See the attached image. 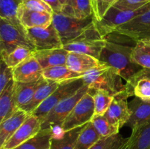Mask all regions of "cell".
I'll return each mask as SVG.
<instances>
[{"label":"cell","mask_w":150,"mask_h":149,"mask_svg":"<svg viewBox=\"0 0 150 149\" xmlns=\"http://www.w3.org/2000/svg\"><path fill=\"white\" fill-rule=\"evenodd\" d=\"M95 22L93 15L85 19H78L62 13H53V21L63 45L81 34Z\"/></svg>","instance_id":"5"},{"label":"cell","mask_w":150,"mask_h":149,"mask_svg":"<svg viewBox=\"0 0 150 149\" xmlns=\"http://www.w3.org/2000/svg\"><path fill=\"white\" fill-rule=\"evenodd\" d=\"M18 47H24L35 51V47L23 30L8 20L1 18L0 23V51L1 58L10 54Z\"/></svg>","instance_id":"4"},{"label":"cell","mask_w":150,"mask_h":149,"mask_svg":"<svg viewBox=\"0 0 150 149\" xmlns=\"http://www.w3.org/2000/svg\"><path fill=\"white\" fill-rule=\"evenodd\" d=\"M61 13L78 19L90 17L93 14L92 0H73L70 8Z\"/></svg>","instance_id":"31"},{"label":"cell","mask_w":150,"mask_h":149,"mask_svg":"<svg viewBox=\"0 0 150 149\" xmlns=\"http://www.w3.org/2000/svg\"><path fill=\"white\" fill-rule=\"evenodd\" d=\"M126 149H150V122L132 130Z\"/></svg>","instance_id":"26"},{"label":"cell","mask_w":150,"mask_h":149,"mask_svg":"<svg viewBox=\"0 0 150 149\" xmlns=\"http://www.w3.org/2000/svg\"><path fill=\"white\" fill-rule=\"evenodd\" d=\"M115 32L135 41L142 38L150 37V10L119 27Z\"/></svg>","instance_id":"13"},{"label":"cell","mask_w":150,"mask_h":149,"mask_svg":"<svg viewBox=\"0 0 150 149\" xmlns=\"http://www.w3.org/2000/svg\"><path fill=\"white\" fill-rule=\"evenodd\" d=\"M127 140L128 138H124L118 133L101 138L90 149H126Z\"/></svg>","instance_id":"33"},{"label":"cell","mask_w":150,"mask_h":149,"mask_svg":"<svg viewBox=\"0 0 150 149\" xmlns=\"http://www.w3.org/2000/svg\"><path fill=\"white\" fill-rule=\"evenodd\" d=\"M135 74L139 76H143V77H148V78L150 79V70L149 69L142 68V70H139V71Z\"/></svg>","instance_id":"42"},{"label":"cell","mask_w":150,"mask_h":149,"mask_svg":"<svg viewBox=\"0 0 150 149\" xmlns=\"http://www.w3.org/2000/svg\"><path fill=\"white\" fill-rule=\"evenodd\" d=\"M41 122L34 115H29L13 136L0 149H14L36 135L40 130Z\"/></svg>","instance_id":"12"},{"label":"cell","mask_w":150,"mask_h":149,"mask_svg":"<svg viewBox=\"0 0 150 149\" xmlns=\"http://www.w3.org/2000/svg\"><path fill=\"white\" fill-rule=\"evenodd\" d=\"M13 80L20 83H33L42 77V68L34 56L13 69Z\"/></svg>","instance_id":"14"},{"label":"cell","mask_w":150,"mask_h":149,"mask_svg":"<svg viewBox=\"0 0 150 149\" xmlns=\"http://www.w3.org/2000/svg\"><path fill=\"white\" fill-rule=\"evenodd\" d=\"M86 125L69 131L54 132L51 138L50 149H74L78 137Z\"/></svg>","instance_id":"21"},{"label":"cell","mask_w":150,"mask_h":149,"mask_svg":"<svg viewBox=\"0 0 150 149\" xmlns=\"http://www.w3.org/2000/svg\"><path fill=\"white\" fill-rule=\"evenodd\" d=\"M131 59L142 68L150 70V37L142 38L136 41Z\"/></svg>","instance_id":"27"},{"label":"cell","mask_w":150,"mask_h":149,"mask_svg":"<svg viewBox=\"0 0 150 149\" xmlns=\"http://www.w3.org/2000/svg\"><path fill=\"white\" fill-rule=\"evenodd\" d=\"M52 9L54 13H60L62 10V4L60 0H43Z\"/></svg>","instance_id":"40"},{"label":"cell","mask_w":150,"mask_h":149,"mask_svg":"<svg viewBox=\"0 0 150 149\" xmlns=\"http://www.w3.org/2000/svg\"><path fill=\"white\" fill-rule=\"evenodd\" d=\"M54 130L41 129L38 134L14 149H50Z\"/></svg>","instance_id":"28"},{"label":"cell","mask_w":150,"mask_h":149,"mask_svg":"<svg viewBox=\"0 0 150 149\" xmlns=\"http://www.w3.org/2000/svg\"><path fill=\"white\" fill-rule=\"evenodd\" d=\"M102 137L94 127L92 123L89 122L79 134L74 149H90Z\"/></svg>","instance_id":"29"},{"label":"cell","mask_w":150,"mask_h":149,"mask_svg":"<svg viewBox=\"0 0 150 149\" xmlns=\"http://www.w3.org/2000/svg\"><path fill=\"white\" fill-rule=\"evenodd\" d=\"M43 80V77H41L39 80L33 83H20L15 81V100L19 109L29 103Z\"/></svg>","instance_id":"24"},{"label":"cell","mask_w":150,"mask_h":149,"mask_svg":"<svg viewBox=\"0 0 150 149\" xmlns=\"http://www.w3.org/2000/svg\"><path fill=\"white\" fill-rule=\"evenodd\" d=\"M59 84L60 83L57 82L44 79L29 103L26 104L21 109L23 110L29 115H31L59 87Z\"/></svg>","instance_id":"20"},{"label":"cell","mask_w":150,"mask_h":149,"mask_svg":"<svg viewBox=\"0 0 150 149\" xmlns=\"http://www.w3.org/2000/svg\"><path fill=\"white\" fill-rule=\"evenodd\" d=\"M20 5L28 10L46 12V13H51V14L54 13L51 7L48 4H46L43 0H25Z\"/></svg>","instance_id":"38"},{"label":"cell","mask_w":150,"mask_h":149,"mask_svg":"<svg viewBox=\"0 0 150 149\" xmlns=\"http://www.w3.org/2000/svg\"><path fill=\"white\" fill-rule=\"evenodd\" d=\"M26 34L35 47L36 51L63 48L61 38L52 23L45 28L26 29Z\"/></svg>","instance_id":"10"},{"label":"cell","mask_w":150,"mask_h":149,"mask_svg":"<svg viewBox=\"0 0 150 149\" xmlns=\"http://www.w3.org/2000/svg\"><path fill=\"white\" fill-rule=\"evenodd\" d=\"M19 5L16 0H0V18L8 20L19 29L26 30L18 18Z\"/></svg>","instance_id":"30"},{"label":"cell","mask_w":150,"mask_h":149,"mask_svg":"<svg viewBox=\"0 0 150 149\" xmlns=\"http://www.w3.org/2000/svg\"><path fill=\"white\" fill-rule=\"evenodd\" d=\"M126 89L132 96L150 102V79L134 74L126 82Z\"/></svg>","instance_id":"25"},{"label":"cell","mask_w":150,"mask_h":149,"mask_svg":"<svg viewBox=\"0 0 150 149\" xmlns=\"http://www.w3.org/2000/svg\"><path fill=\"white\" fill-rule=\"evenodd\" d=\"M105 45V37L100 33L94 22L81 34L64 44L63 48L69 52L88 54L99 59Z\"/></svg>","instance_id":"3"},{"label":"cell","mask_w":150,"mask_h":149,"mask_svg":"<svg viewBox=\"0 0 150 149\" xmlns=\"http://www.w3.org/2000/svg\"><path fill=\"white\" fill-rule=\"evenodd\" d=\"M15 80H12L0 93V122L10 117L19 109L15 100Z\"/></svg>","instance_id":"23"},{"label":"cell","mask_w":150,"mask_h":149,"mask_svg":"<svg viewBox=\"0 0 150 149\" xmlns=\"http://www.w3.org/2000/svg\"><path fill=\"white\" fill-rule=\"evenodd\" d=\"M95 115V106L92 93L90 90L75 105L71 112L63 121L61 131H66L85 125L92 121Z\"/></svg>","instance_id":"9"},{"label":"cell","mask_w":150,"mask_h":149,"mask_svg":"<svg viewBox=\"0 0 150 149\" xmlns=\"http://www.w3.org/2000/svg\"><path fill=\"white\" fill-rule=\"evenodd\" d=\"M16 1H17V2L19 4H21L22 2H23V1H24L25 0H16Z\"/></svg>","instance_id":"43"},{"label":"cell","mask_w":150,"mask_h":149,"mask_svg":"<svg viewBox=\"0 0 150 149\" xmlns=\"http://www.w3.org/2000/svg\"><path fill=\"white\" fill-rule=\"evenodd\" d=\"M130 117L126 125L131 129L150 122V102L144 101L141 98H133L129 102Z\"/></svg>","instance_id":"16"},{"label":"cell","mask_w":150,"mask_h":149,"mask_svg":"<svg viewBox=\"0 0 150 149\" xmlns=\"http://www.w3.org/2000/svg\"><path fill=\"white\" fill-rule=\"evenodd\" d=\"M85 86L92 91H102L116 96L126 89V83L119 72L114 67L103 62L83 74Z\"/></svg>","instance_id":"2"},{"label":"cell","mask_w":150,"mask_h":149,"mask_svg":"<svg viewBox=\"0 0 150 149\" xmlns=\"http://www.w3.org/2000/svg\"><path fill=\"white\" fill-rule=\"evenodd\" d=\"M117 1L118 0H92V15L95 21H100Z\"/></svg>","instance_id":"36"},{"label":"cell","mask_w":150,"mask_h":149,"mask_svg":"<svg viewBox=\"0 0 150 149\" xmlns=\"http://www.w3.org/2000/svg\"><path fill=\"white\" fill-rule=\"evenodd\" d=\"M83 74L72 71L66 65H59L42 70V76L47 80L62 83L70 80L82 78Z\"/></svg>","instance_id":"22"},{"label":"cell","mask_w":150,"mask_h":149,"mask_svg":"<svg viewBox=\"0 0 150 149\" xmlns=\"http://www.w3.org/2000/svg\"><path fill=\"white\" fill-rule=\"evenodd\" d=\"M69 51L62 48L35 51L33 56L40 64L42 70L59 65H66Z\"/></svg>","instance_id":"18"},{"label":"cell","mask_w":150,"mask_h":149,"mask_svg":"<svg viewBox=\"0 0 150 149\" xmlns=\"http://www.w3.org/2000/svg\"><path fill=\"white\" fill-rule=\"evenodd\" d=\"M91 122L102 138L118 134L120 131L108 121L105 115H94Z\"/></svg>","instance_id":"35"},{"label":"cell","mask_w":150,"mask_h":149,"mask_svg":"<svg viewBox=\"0 0 150 149\" xmlns=\"http://www.w3.org/2000/svg\"><path fill=\"white\" fill-rule=\"evenodd\" d=\"M105 37V45L99 60L116 69L125 81H128L142 69L131 59V53L136 41L116 32L106 35Z\"/></svg>","instance_id":"1"},{"label":"cell","mask_w":150,"mask_h":149,"mask_svg":"<svg viewBox=\"0 0 150 149\" xmlns=\"http://www.w3.org/2000/svg\"><path fill=\"white\" fill-rule=\"evenodd\" d=\"M18 18L26 29L48 27L53 21L51 13L28 10L21 5L18 10Z\"/></svg>","instance_id":"15"},{"label":"cell","mask_w":150,"mask_h":149,"mask_svg":"<svg viewBox=\"0 0 150 149\" xmlns=\"http://www.w3.org/2000/svg\"><path fill=\"white\" fill-rule=\"evenodd\" d=\"M83 86H84V83L82 78L60 83L59 87L31 115L36 117L42 124L47 115L57 104L74 95Z\"/></svg>","instance_id":"7"},{"label":"cell","mask_w":150,"mask_h":149,"mask_svg":"<svg viewBox=\"0 0 150 149\" xmlns=\"http://www.w3.org/2000/svg\"><path fill=\"white\" fill-rule=\"evenodd\" d=\"M130 96L131 95L127 89L114 96L109 108L104 115L108 121L119 130L126 125L130 117L129 102L127 101Z\"/></svg>","instance_id":"11"},{"label":"cell","mask_w":150,"mask_h":149,"mask_svg":"<svg viewBox=\"0 0 150 149\" xmlns=\"http://www.w3.org/2000/svg\"><path fill=\"white\" fill-rule=\"evenodd\" d=\"M88 91L89 88L84 85L74 95L63 99L57 104L50 111L43 122L41 124L42 129H51L54 130V131H59L63 121L71 112L75 105L87 93Z\"/></svg>","instance_id":"8"},{"label":"cell","mask_w":150,"mask_h":149,"mask_svg":"<svg viewBox=\"0 0 150 149\" xmlns=\"http://www.w3.org/2000/svg\"><path fill=\"white\" fill-rule=\"evenodd\" d=\"M35 51L24 48V47H18L12 51L10 54L6 56L1 58V60L4 61L6 65L10 68H14L16 66L19 65L33 56Z\"/></svg>","instance_id":"32"},{"label":"cell","mask_w":150,"mask_h":149,"mask_svg":"<svg viewBox=\"0 0 150 149\" xmlns=\"http://www.w3.org/2000/svg\"><path fill=\"white\" fill-rule=\"evenodd\" d=\"M102 61L88 54L77 52H69L66 66L72 71L84 74L95 67L102 64Z\"/></svg>","instance_id":"17"},{"label":"cell","mask_w":150,"mask_h":149,"mask_svg":"<svg viewBox=\"0 0 150 149\" xmlns=\"http://www.w3.org/2000/svg\"><path fill=\"white\" fill-rule=\"evenodd\" d=\"M150 3V0H118L113 7L122 10H136Z\"/></svg>","instance_id":"37"},{"label":"cell","mask_w":150,"mask_h":149,"mask_svg":"<svg viewBox=\"0 0 150 149\" xmlns=\"http://www.w3.org/2000/svg\"><path fill=\"white\" fill-rule=\"evenodd\" d=\"M0 93L4 90L6 86L13 80V68L7 67L4 61L1 59V67H0Z\"/></svg>","instance_id":"39"},{"label":"cell","mask_w":150,"mask_h":149,"mask_svg":"<svg viewBox=\"0 0 150 149\" xmlns=\"http://www.w3.org/2000/svg\"><path fill=\"white\" fill-rule=\"evenodd\" d=\"M149 10H150V3L136 10H122L112 7L100 21H95V24L100 33L105 37Z\"/></svg>","instance_id":"6"},{"label":"cell","mask_w":150,"mask_h":149,"mask_svg":"<svg viewBox=\"0 0 150 149\" xmlns=\"http://www.w3.org/2000/svg\"><path fill=\"white\" fill-rule=\"evenodd\" d=\"M29 114L18 109L15 113L0 122V147L4 144L27 118Z\"/></svg>","instance_id":"19"},{"label":"cell","mask_w":150,"mask_h":149,"mask_svg":"<svg viewBox=\"0 0 150 149\" xmlns=\"http://www.w3.org/2000/svg\"><path fill=\"white\" fill-rule=\"evenodd\" d=\"M73 1V0H60L62 4V13L66 11V10L70 8Z\"/></svg>","instance_id":"41"},{"label":"cell","mask_w":150,"mask_h":149,"mask_svg":"<svg viewBox=\"0 0 150 149\" xmlns=\"http://www.w3.org/2000/svg\"><path fill=\"white\" fill-rule=\"evenodd\" d=\"M91 91L93 96L94 106H95L94 115H104L109 108L114 96L102 91Z\"/></svg>","instance_id":"34"}]
</instances>
